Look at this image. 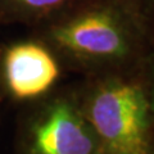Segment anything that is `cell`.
I'll return each mask as SVG.
<instances>
[{
    "label": "cell",
    "instance_id": "3957f363",
    "mask_svg": "<svg viewBox=\"0 0 154 154\" xmlns=\"http://www.w3.org/2000/svg\"><path fill=\"white\" fill-rule=\"evenodd\" d=\"M23 130L25 154H102L73 84L32 102Z\"/></svg>",
    "mask_w": 154,
    "mask_h": 154
},
{
    "label": "cell",
    "instance_id": "6da1fadb",
    "mask_svg": "<svg viewBox=\"0 0 154 154\" xmlns=\"http://www.w3.org/2000/svg\"><path fill=\"white\" fill-rule=\"evenodd\" d=\"M31 31L80 77L140 71L153 50L131 0H77Z\"/></svg>",
    "mask_w": 154,
    "mask_h": 154
},
{
    "label": "cell",
    "instance_id": "7a4b0ae2",
    "mask_svg": "<svg viewBox=\"0 0 154 154\" xmlns=\"http://www.w3.org/2000/svg\"><path fill=\"white\" fill-rule=\"evenodd\" d=\"M73 88L102 154H154L153 117L141 69L81 77Z\"/></svg>",
    "mask_w": 154,
    "mask_h": 154
},
{
    "label": "cell",
    "instance_id": "5b68a950",
    "mask_svg": "<svg viewBox=\"0 0 154 154\" xmlns=\"http://www.w3.org/2000/svg\"><path fill=\"white\" fill-rule=\"evenodd\" d=\"M77 0H0V12L31 28L67 9Z\"/></svg>",
    "mask_w": 154,
    "mask_h": 154
},
{
    "label": "cell",
    "instance_id": "52a82bcc",
    "mask_svg": "<svg viewBox=\"0 0 154 154\" xmlns=\"http://www.w3.org/2000/svg\"><path fill=\"white\" fill-rule=\"evenodd\" d=\"M143 80L146 88V93L149 96V103H150V110L153 117V127H154V49L148 55L141 68Z\"/></svg>",
    "mask_w": 154,
    "mask_h": 154
},
{
    "label": "cell",
    "instance_id": "8992f818",
    "mask_svg": "<svg viewBox=\"0 0 154 154\" xmlns=\"http://www.w3.org/2000/svg\"><path fill=\"white\" fill-rule=\"evenodd\" d=\"M141 21L148 41L154 49V0H131Z\"/></svg>",
    "mask_w": 154,
    "mask_h": 154
},
{
    "label": "cell",
    "instance_id": "277c9868",
    "mask_svg": "<svg viewBox=\"0 0 154 154\" xmlns=\"http://www.w3.org/2000/svg\"><path fill=\"white\" fill-rule=\"evenodd\" d=\"M63 67L45 44L30 36L9 45L2 57V81L7 93L19 102H36L58 86Z\"/></svg>",
    "mask_w": 154,
    "mask_h": 154
}]
</instances>
